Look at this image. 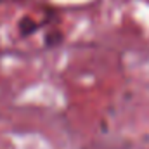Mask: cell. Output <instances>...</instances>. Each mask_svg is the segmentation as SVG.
Instances as JSON below:
<instances>
[{
  "mask_svg": "<svg viewBox=\"0 0 149 149\" xmlns=\"http://www.w3.org/2000/svg\"><path fill=\"white\" fill-rule=\"evenodd\" d=\"M37 28H38V23H35L31 17H23L19 21V31L23 35H31Z\"/></svg>",
  "mask_w": 149,
  "mask_h": 149,
  "instance_id": "cell-1",
  "label": "cell"
}]
</instances>
